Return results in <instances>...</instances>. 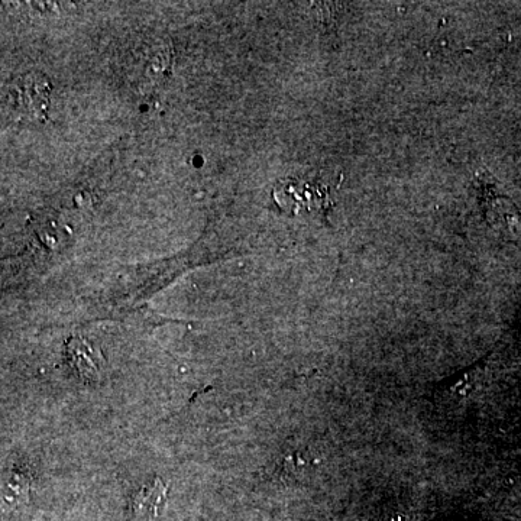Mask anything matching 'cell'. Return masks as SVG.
<instances>
[{"label":"cell","instance_id":"1","mask_svg":"<svg viewBox=\"0 0 521 521\" xmlns=\"http://www.w3.org/2000/svg\"><path fill=\"white\" fill-rule=\"evenodd\" d=\"M11 93L16 108L32 118H45L50 106L51 83L44 74H25L16 82Z\"/></svg>","mask_w":521,"mask_h":521},{"label":"cell","instance_id":"2","mask_svg":"<svg viewBox=\"0 0 521 521\" xmlns=\"http://www.w3.org/2000/svg\"><path fill=\"white\" fill-rule=\"evenodd\" d=\"M274 199L277 205L287 212L300 210H320L325 205L323 194L316 187L304 181L288 179L278 184L274 190Z\"/></svg>","mask_w":521,"mask_h":521},{"label":"cell","instance_id":"3","mask_svg":"<svg viewBox=\"0 0 521 521\" xmlns=\"http://www.w3.org/2000/svg\"><path fill=\"white\" fill-rule=\"evenodd\" d=\"M165 498H167V487L164 482L154 480L135 495L132 500V514L139 521L154 520L163 507Z\"/></svg>","mask_w":521,"mask_h":521},{"label":"cell","instance_id":"4","mask_svg":"<svg viewBox=\"0 0 521 521\" xmlns=\"http://www.w3.org/2000/svg\"><path fill=\"white\" fill-rule=\"evenodd\" d=\"M69 354L73 361L74 368L79 372L80 377L86 380H97L100 375L99 352L93 349L90 342L84 339L74 338L69 342Z\"/></svg>","mask_w":521,"mask_h":521},{"label":"cell","instance_id":"5","mask_svg":"<svg viewBox=\"0 0 521 521\" xmlns=\"http://www.w3.org/2000/svg\"><path fill=\"white\" fill-rule=\"evenodd\" d=\"M29 488L28 478H25L22 474H15L14 478L8 482V490L11 491L12 494L6 495V498H22L27 497Z\"/></svg>","mask_w":521,"mask_h":521},{"label":"cell","instance_id":"6","mask_svg":"<svg viewBox=\"0 0 521 521\" xmlns=\"http://www.w3.org/2000/svg\"><path fill=\"white\" fill-rule=\"evenodd\" d=\"M390 521H414V520L406 519V517H401V519H391Z\"/></svg>","mask_w":521,"mask_h":521}]
</instances>
